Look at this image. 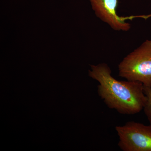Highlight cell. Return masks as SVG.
<instances>
[{"label": "cell", "instance_id": "cell-1", "mask_svg": "<svg viewBox=\"0 0 151 151\" xmlns=\"http://www.w3.org/2000/svg\"><path fill=\"white\" fill-rule=\"evenodd\" d=\"M89 75L99 83L98 94L108 108L128 115H134L143 110L147 97L141 82L117 80L104 63L91 65Z\"/></svg>", "mask_w": 151, "mask_h": 151}, {"label": "cell", "instance_id": "cell-2", "mask_svg": "<svg viewBox=\"0 0 151 151\" xmlns=\"http://www.w3.org/2000/svg\"><path fill=\"white\" fill-rule=\"evenodd\" d=\"M118 69L120 77L151 87V40H147L124 57Z\"/></svg>", "mask_w": 151, "mask_h": 151}, {"label": "cell", "instance_id": "cell-3", "mask_svg": "<svg viewBox=\"0 0 151 151\" xmlns=\"http://www.w3.org/2000/svg\"><path fill=\"white\" fill-rule=\"evenodd\" d=\"M118 146L123 151H151V126L135 122L116 126Z\"/></svg>", "mask_w": 151, "mask_h": 151}, {"label": "cell", "instance_id": "cell-4", "mask_svg": "<svg viewBox=\"0 0 151 151\" xmlns=\"http://www.w3.org/2000/svg\"><path fill=\"white\" fill-rule=\"evenodd\" d=\"M96 17L116 31H128L131 24L117 13L118 0H89Z\"/></svg>", "mask_w": 151, "mask_h": 151}, {"label": "cell", "instance_id": "cell-5", "mask_svg": "<svg viewBox=\"0 0 151 151\" xmlns=\"http://www.w3.org/2000/svg\"><path fill=\"white\" fill-rule=\"evenodd\" d=\"M144 92L147 97V101L143 110L151 126V87L144 86Z\"/></svg>", "mask_w": 151, "mask_h": 151}]
</instances>
